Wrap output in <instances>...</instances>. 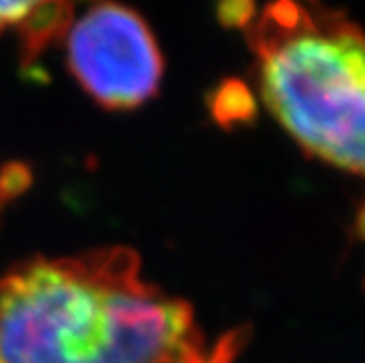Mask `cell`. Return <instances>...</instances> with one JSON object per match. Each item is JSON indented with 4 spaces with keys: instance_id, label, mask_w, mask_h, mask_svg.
Masks as SVG:
<instances>
[{
    "instance_id": "8992f818",
    "label": "cell",
    "mask_w": 365,
    "mask_h": 363,
    "mask_svg": "<svg viewBox=\"0 0 365 363\" xmlns=\"http://www.w3.org/2000/svg\"><path fill=\"white\" fill-rule=\"evenodd\" d=\"M31 3H0V36L5 31L16 29L29 14Z\"/></svg>"
},
{
    "instance_id": "277c9868",
    "label": "cell",
    "mask_w": 365,
    "mask_h": 363,
    "mask_svg": "<svg viewBox=\"0 0 365 363\" xmlns=\"http://www.w3.org/2000/svg\"><path fill=\"white\" fill-rule=\"evenodd\" d=\"M73 5L68 3H31L29 14L16 26L22 46V61L29 66L38 59L55 40L63 38L73 24Z\"/></svg>"
},
{
    "instance_id": "6da1fadb",
    "label": "cell",
    "mask_w": 365,
    "mask_h": 363,
    "mask_svg": "<svg viewBox=\"0 0 365 363\" xmlns=\"http://www.w3.org/2000/svg\"><path fill=\"white\" fill-rule=\"evenodd\" d=\"M243 342L232 331L208 346L190 305L145 280L125 245L0 274V363H232Z\"/></svg>"
},
{
    "instance_id": "3957f363",
    "label": "cell",
    "mask_w": 365,
    "mask_h": 363,
    "mask_svg": "<svg viewBox=\"0 0 365 363\" xmlns=\"http://www.w3.org/2000/svg\"><path fill=\"white\" fill-rule=\"evenodd\" d=\"M79 86L108 110H134L158 94L164 61L153 31L134 9L101 3L66 33Z\"/></svg>"
},
{
    "instance_id": "5b68a950",
    "label": "cell",
    "mask_w": 365,
    "mask_h": 363,
    "mask_svg": "<svg viewBox=\"0 0 365 363\" xmlns=\"http://www.w3.org/2000/svg\"><path fill=\"white\" fill-rule=\"evenodd\" d=\"M29 180H31V173L22 164H3V167H0V215H3V208L14 197L26 188Z\"/></svg>"
},
{
    "instance_id": "7a4b0ae2",
    "label": "cell",
    "mask_w": 365,
    "mask_h": 363,
    "mask_svg": "<svg viewBox=\"0 0 365 363\" xmlns=\"http://www.w3.org/2000/svg\"><path fill=\"white\" fill-rule=\"evenodd\" d=\"M272 116L309 155L365 184V29L324 5L230 3ZM365 237V204L356 221Z\"/></svg>"
}]
</instances>
